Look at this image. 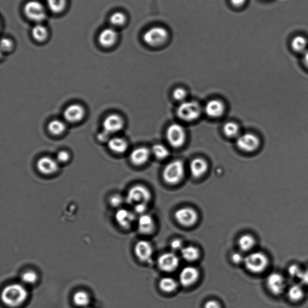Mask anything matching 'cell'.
Masks as SVG:
<instances>
[{"mask_svg": "<svg viewBox=\"0 0 308 308\" xmlns=\"http://www.w3.org/2000/svg\"><path fill=\"white\" fill-rule=\"evenodd\" d=\"M173 96L175 100L182 103V102L185 101V99L187 97V91L182 88L175 89L174 93H173Z\"/></svg>", "mask_w": 308, "mask_h": 308, "instance_id": "f35d334b", "label": "cell"}, {"mask_svg": "<svg viewBox=\"0 0 308 308\" xmlns=\"http://www.w3.org/2000/svg\"><path fill=\"white\" fill-rule=\"evenodd\" d=\"M13 43L12 40L7 38H3L1 40V50L7 52L12 49Z\"/></svg>", "mask_w": 308, "mask_h": 308, "instance_id": "ee69618b", "label": "cell"}, {"mask_svg": "<svg viewBox=\"0 0 308 308\" xmlns=\"http://www.w3.org/2000/svg\"><path fill=\"white\" fill-rule=\"evenodd\" d=\"M231 3L236 7H243L246 4L247 0H230Z\"/></svg>", "mask_w": 308, "mask_h": 308, "instance_id": "681fc988", "label": "cell"}, {"mask_svg": "<svg viewBox=\"0 0 308 308\" xmlns=\"http://www.w3.org/2000/svg\"><path fill=\"white\" fill-rule=\"evenodd\" d=\"M267 289L274 296L281 295L286 289L287 282L282 274L274 272L270 274L266 280Z\"/></svg>", "mask_w": 308, "mask_h": 308, "instance_id": "30bf717a", "label": "cell"}, {"mask_svg": "<svg viewBox=\"0 0 308 308\" xmlns=\"http://www.w3.org/2000/svg\"><path fill=\"white\" fill-rule=\"evenodd\" d=\"M29 296V292L24 286L19 284H12L2 290L1 299L6 306L17 308L24 304Z\"/></svg>", "mask_w": 308, "mask_h": 308, "instance_id": "6da1fadb", "label": "cell"}, {"mask_svg": "<svg viewBox=\"0 0 308 308\" xmlns=\"http://www.w3.org/2000/svg\"><path fill=\"white\" fill-rule=\"evenodd\" d=\"M55 159L59 164L66 163L70 159V154L68 151L63 150L58 152Z\"/></svg>", "mask_w": 308, "mask_h": 308, "instance_id": "ab89813d", "label": "cell"}, {"mask_svg": "<svg viewBox=\"0 0 308 308\" xmlns=\"http://www.w3.org/2000/svg\"><path fill=\"white\" fill-rule=\"evenodd\" d=\"M223 130L225 136L230 138H237L240 136V128L238 125L234 122H228L224 125Z\"/></svg>", "mask_w": 308, "mask_h": 308, "instance_id": "1f68e13d", "label": "cell"}, {"mask_svg": "<svg viewBox=\"0 0 308 308\" xmlns=\"http://www.w3.org/2000/svg\"><path fill=\"white\" fill-rule=\"evenodd\" d=\"M208 165L204 159L197 158L190 162V172L192 176L196 178L202 177L208 170Z\"/></svg>", "mask_w": 308, "mask_h": 308, "instance_id": "7402d4cb", "label": "cell"}, {"mask_svg": "<svg viewBox=\"0 0 308 308\" xmlns=\"http://www.w3.org/2000/svg\"><path fill=\"white\" fill-rule=\"evenodd\" d=\"M134 213L136 215H143L146 214V211L147 208V203H139L134 206Z\"/></svg>", "mask_w": 308, "mask_h": 308, "instance_id": "b9f144b4", "label": "cell"}, {"mask_svg": "<svg viewBox=\"0 0 308 308\" xmlns=\"http://www.w3.org/2000/svg\"><path fill=\"white\" fill-rule=\"evenodd\" d=\"M153 253V247L149 241H139L135 245L134 254L139 260L144 263L151 261Z\"/></svg>", "mask_w": 308, "mask_h": 308, "instance_id": "2e32d148", "label": "cell"}, {"mask_svg": "<svg viewBox=\"0 0 308 308\" xmlns=\"http://www.w3.org/2000/svg\"><path fill=\"white\" fill-rule=\"evenodd\" d=\"M159 287L163 291L170 293V292H174L177 289L178 283L172 277H164L160 280Z\"/></svg>", "mask_w": 308, "mask_h": 308, "instance_id": "4dcf8cb0", "label": "cell"}, {"mask_svg": "<svg viewBox=\"0 0 308 308\" xmlns=\"http://www.w3.org/2000/svg\"><path fill=\"white\" fill-rule=\"evenodd\" d=\"M86 111L80 104H73L69 106L63 112V118L66 122L77 124L85 118Z\"/></svg>", "mask_w": 308, "mask_h": 308, "instance_id": "7c38bea8", "label": "cell"}, {"mask_svg": "<svg viewBox=\"0 0 308 308\" xmlns=\"http://www.w3.org/2000/svg\"><path fill=\"white\" fill-rule=\"evenodd\" d=\"M199 277V272L196 267L187 266L181 271L179 281L183 287H188L195 284L197 282Z\"/></svg>", "mask_w": 308, "mask_h": 308, "instance_id": "e0dca14e", "label": "cell"}, {"mask_svg": "<svg viewBox=\"0 0 308 308\" xmlns=\"http://www.w3.org/2000/svg\"><path fill=\"white\" fill-rule=\"evenodd\" d=\"M103 130L111 135L118 133L124 127L123 118L118 114H111L106 117L103 123Z\"/></svg>", "mask_w": 308, "mask_h": 308, "instance_id": "5bb4252c", "label": "cell"}, {"mask_svg": "<svg viewBox=\"0 0 308 308\" xmlns=\"http://www.w3.org/2000/svg\"><path fill=\"white\" fill-rule=\"evenodd\" d=\"M111 135L108 133L104 130L99 132L97 136V139L98 141L101 142V143H108V142L110 141L111 138Z\"/></svg>", "mask_w": 308, "mask_h": 308, "instance_id": "7bdbcfd3", "label": "cell"}, {"mask_svg": "<svg viewBox=\"0 0 308 308\" xmlns=\"http://www.w3.org/2000/svg\"><path fill=\"white\" fill-rule=\"evenodd\" d=\"M236 144L241 151L250 153L257 151L259 148L261 141L256 135L251 132H246L240 134L236 138Z\"/></svg>", "mask_w": 308, "mask_h": 308, "instance_id": "ba28073f", "label": "cell"}, {"mask_svg": "<svg viewBox=\"0 0 308 308\" xmlns=\"http://www.w3.org/2000/svg\"><path fill=\"white\" fill-rule=\"evenodd\" d=\"M170 247L174 251H181L182 249L184 248L182 246V241L180 239H175L174 240H173L170 244Z\"/></svg>", "mask_w": 308, "mask_h": 308, "instance_id": "f6af8a7d", "label": "cell"}, {"mask_svg": "<svg viewBox=\"0 0 308 308\" xmlns=\"http://www.w3.org/2000/svg\"><path fill=\"white\" fill-rule=\"evenodd\" d=\"M308 41L306 37L302 35H298L292 39L291 47L292 49L297 53L304 54L308 50Z\"/></svg>", "mask_w": 308, "mask_h": 308, "instance_id": "484cf974", "label": "cell"}, {"mask_svg": "<svg viewBox=\"0 0 308 308\" xmlns=\"http://www.w3.org/2000/svg\"><path fill=\"white\" fill-rule=\"evenodd\" d=\"M37 274L32 271L25 272L21 276L22 281L26 284H34L37 282Z\"/></svg>", "mask_w": 308, "mask_h": 308, "instance_id": "8d00e7d4", "label": "cell"}, {"mask_svg": "<svg viewBox=\"0 0 308 308\" xmlns=\"http://www.w3.org/2000/svg\"><path fill=\"white\" fill-rule=\"evenodd\" d=\"M137 226L140 233L142 234H150L153 233L155 229L154 218L151 216L145 214L140 216L137 221Z\"/></svg>", "mask_w": 308, "mask_h": 308, "instance_id": "603a6c76", "label": "cell"}, {"mask_svg": "<svg viewBox=\"0 0 308 308\" xmlns=\"http://www.w3.org/2000/svg\"><path fill=\"white\" fill-rule=\"evenodd\" d=\"M36 167L40 174L51 175L58 171L59 163L56 159L52 157L44 156L37 160Z\"/></svg>", "mask_w": 308, "mask_h": 308, "instance_id": "9a60e30c", "label": "cell"}, {"mask_svg": "<svg viewBox=\"0 0 308 308\" xmlns=\"http://www.w3.org/2000/svg\"><path fill=\"white\" fill-rule=\"evenodd\" d=\"M204 308H221V305L215 300H208L204 305Z\"/></svg>", "mask_w": 308, "mask_h": 308, "instance_id": "c3c4849f", "label": "cell"}, {"mask_svg": "<svg viewBox=\"0 0 308 308\" xmlns=\"http://www.w3.org/2000/svg\"><path fill=\"white\" fill-rule=\"evenodd\" d=\"M126 16L124 13L116 12L111 15L110 18L111 24L114 26L121 27L126 22Z\"/></svg>", "mask_w": 308, "mask_h": 308, "instance_id": "d590c367", "label": "cell"}, {"mask_svg": "<svg viewBox=\"0 0 308 308\" xmlns=\"http://www.w3.org/2000/svg\"><path fill=\"white\" fill-rule=\"evenodd\" d=\"M287 297L290 301L293 303L302 301L305 297V290L303 285H292L288 290Z\"/></svg>", "mask_w": 308, "mask_h": 308, "instance_id": "d4e9b609", "label": "cell"}, {"mask_svg": "<svg viewBox=\"0 0 308 308\" xmlns=\"http://www.w3.org/2000/svg\"><path fill=\"white\" fill-rule=\"evenodd\" d=\"M303 62H304L305 66L308 69V50L303 56Z\"/></svg>", "mask_w": 308, "mask_h": 308, "instance_id": "f907efd6", "label": "cell"}, {"mask_svg": "<svg viewBox=\"0 0 308 308\" xmlns=\"http://www.w3.org/2000/svg\"></svg>", "mask_w": 308, "mask_h": 308, "instance_id": "816d5d0a", "label": "cell"}, {"mask_svg": "<svg viewBox=\"0 0 308 308\" xmlns=\"http://www.w3.org/2000/svg\"><path fill=\"white\" fill-rule=\"evenodd\" d=\"M175 219L181 225L190 227L195 225L198 220L197 211L192 208H180L175 213Z\"/></svg>", "mask_w": 308, "mask_h": 308, "instance_id": "8fae6325", "label": "cell"}, {"mask_svg": "<svg viewBox=\"0 0 308 308\" xmlns=\"http://www.w3.org/2000/svg\"><path fill=\"white\" fill-rule=\"evenodd\" d=\"M169 39V32L163 26H154L146 30L143 36L144 41L151 47H161Z\"/></svg>", "mask_w": 308, "mask_h": 308, "instance_id": "3957f363", "label": "cell"}, {"mask_svg": "<svg viewBox=\"0 0 308 308\" xmlns=\"http://www.w3.org/2000/svg\"><path fill=\"white\" fill-rule=\"evenodd\" d=\"M152 153L159 160H163L169 156L170 151L166 146L162 144H156L152 147Z\"/></svg>", "mask_w": 308, "mask_h": 308, "instance_id": "836d02e7", "label": "cell"}, {"mask_svg": "<svg viewBox=\"0 0 308 308\" xmlns=\"http://www.w3.org/2000/svg\"><path fill=\"white\" fill-rule=\"evenodd\" d=\"M24 13L28 18L39 23L44 21L47 17L44 6L37 0L27 2L25 5Z\"/></svg>", "mask_w": 308, "mask_h": 308, "instance_id": "9c48e42d", "label": "cell"}, {"mask_svg": "<svg viewBox=\"0 0 308 308\" xmlns=\"http://www.w3.org/2000/svg\"><path fill=\"white\" fill-rule=\"evenodd\" d=\"M185 175L184 163L176 160L165 165L163 177L165 182L170 185H176L181 181Z\"/></svg>", "mask_w": 308, "mask_h": 308, "instance_id": "277c9868", "label": "cell"}, {"mask_svg": "<svg viewBox=\"0 0 308 308\" xmlns=\"http://www.w3.org/2000/svg\"><path fill=\"white\" fill-rule=\"evenodd\" d=\"M244 258L242 254L239 253H234L231 256L232 261L236 264L244 263Z\"/></svg>", "mask_w": 308, "mask_h": 308, "instance_id": "bcb514c9", "label": "cell"}, {"mask_svg": "<svg viewBox=\"0 0 308 308\" xmlns=\"http://www.w3.org/2000/svg\"><path fill=\"white\" fill-rule=\"evenodd\" d=\"M136 218V214L124 208L118 210L115 215L117 223L124 230H128L130 228Z\"/></svg>", "mask_w": 308, "mask_h": 308, "instance_id": "ac0fdd59", "label": "cell"}, {"mask_svg": "<svg viewBox=\"0 0 308 308\" xmlns=\"http://www.w3.org/2000/svg\"><path fill=\"white\" fill-rule=\"evenodd\" d=\"M66 129L64 122L60 119H54L48 125V131L53 136H58L62 135Z\"/></svg>", "mask_w": 308, "mask_h": 308, "instance_id": "f1b7e54d", "label": "cell"}, {"mask_svg": "<svg viewBox=\"0 0 308 308\" xmlns=\"http://www.w3.org/2000/svg\"><path fill=\"white\" fill-rule=\"evenodd\" d=\"M202 108L197 102L185 101L178 107L177 114L180 119L185 122H193L199 118Z\"/></svg>", "mask_w": 308, "mask_h": 308, "instance_id": "5b68a950", "label": "cell"}, {"mask_svg": "<svg viewBox=\"0 0 308 308\" xmlns=\"http://www.w3.org/2000/svg\"><path fill=\"white\" fill-rule=\"evenodd\" d=\"M124 202V198L119 195H114L112 196L110 199V203L112 207H119Z\"/></svg>", "mask_w": 308, "mask_h": 308, "instance_id": "60d3db41", "label": "cell"}, {"mask_svg": "<svg viewBox=\"0 0 308 308\" xmlns=\"http://www.w3.org/2000/svg\"><path fill=\"white\" fill-rule=\"evenodd\" d=\"M299 280L303 286L308 287V268L304 270Z\"/></svg>", "mask_w": 308, "mask_h": 308, "instance_id": "7dc6e473", "label": "cell"}, {"mask_svg": "<svg viewBox=\"0 0 308 308\" xmlns=\"http://www.w3.org/2000/svg\"><path fill=\"white\" fill-rule=\"evenodd\" d=\"M186 132L179 124H173L168 127L166 138L170 146L178 148L183 146L186 141Z\"/></svg>", "mask_w": 308, "mask_h": 308, "instance_id": "52a82bcc", "label": "cell"}, {"mask_svg": "<svg viewBox=\"0 0 308 308\" xmlns=\"http://www.w3.org/2000/svg\"><path fill=\"white\" fill-rule=\"evenodd\" d=\"M205 113L212 118H219L225 110V107L222 102L217 99L208 101L204 108Z\"/></svg>", "mask_w": 308, "mask_h": 308, "instance_id": "ffe728a7", "label": "cell"}, {"mask_svg": "<svg viewBox=\"0 0 308 308\" xmlns=\"http://www.w3.org/2000/svg\"><path fill=\"white\" fill-rule=\"evenodd\" d=\"M239 248L244 252H249L253 249L256 244L254 236L250 234H244L238 240Z\"/></svg>", "mask_w": 308, "mask_h": 308, "instance_id": "83f0119b", "label": "cell"}, {"mask_svg": "<svg viewBox=\"0 0 308 308\" xmlns=\"http://www.w3.org/2000/svg\"><path fill=\"white\" fill-rule=\"evenodd\" d=\"M108 145L109 149L117 154L125 153L128 147V142L121 137H112L108 142Z\"/></svg>", "mask_w": 308, "mask_h": 308, "instance_id": "cb8c5ba5", "label": "cell"}, {"mask_svg": "<svg viewBox=\"0 0 308 308\" xmlns=\"http://www.w3.org/2000/svg\"><path fill=\"white\" fill-rule=\"evenodd\" d=\"M151 156V151L146 147H139L132 150L129 154V160L135 165H142L146 164Z\"/></svg>", "mask_w": 308, "mask_h": 308, "instance_id": "d6986e66", "label": "cell"}, {"mask_svg": "<svg viewBox=\"0 0 308 308\" xmlns=\"http://www.w3.org/2000/svg\"><path fill=\"white\" fill-rule=\"evenodd\" d=\"M151 199V193L148 188L143 185L137 184L129 188L127 193L126 202L129 205L147 203Z\"/></svg>", "mask_w": 308, "mask_h": 308, "instance_id": "8992f818", "label": "cell"}, {"mask_svg": "<svg viewBox=\"0 0 308 308\" xmlns=\"http://www.w3.org/2000/svg\"><path fill=\"white\" fill-rule=\"evenodd\" d=\"M67 0H47L48 6L55 14L62 12L65 9Z\"/></svg>", "mask_w": 308, "mask_h": 308, "instance_id": "e575fe53", "label": "cell"}, {"mask_svg": "<svg viewBox=\"0 0 308 308\" xmlns=\"http://www.w3.org/2000/svg\"><path fill=\"white\" fill-rule=\"evenodd\" d=\"M90 296L87 292L80 290L75 292L73 296V302L78 307H86L90 303Z\"/></svg>", "mask_w": 308, "mask_h": 308, "instance_id": "f546056e", "label": "cell"}, {"mask_svg": "<svg viewBox=\"0 0 308 308\" xmlns=\"http://www.w3.org/2000/svg\"><path fill=\"white\" fill-rule=\"evenodd\" d=\"M182 258L188 262L197 261L199 258L200 252L197 247L188 246L184 247L181 251Z\"/></svg>", "mask_w": 308, "mask_h": 308, "instance_id": "4316f807", "label": "cell"}, {"mask_svg": "<svg viewBox=\"0 0 308 308\" xmlns=\"http://www.w3.org/2000/svg\"><path fill=\"white\" fill-rule=\"evenodd\" d=\"M244 264L246 269L251 273L261 274L268 269L270 260L266 254L262 252H254L245 257Z\"/></svg>", "mask_w": 308, "mask_h": 308, "instance_id": "7a4b0ae2", "label": "cell"}, {"mask_svg": "<svg viewBox=\"0 0 308 308\" xmlns=\"http://www.w3.org/2000/svg\"><path fill=\"white\" fill-rule=\"evenodd\" d=\"M48 35V30L44 25L40 24L36 25L32 29L33 38L38 42H43L47 39Z\"/></svg>", "mask_w": 308, "mask_h": 308, "instance_id": "d6a6232c", "label": "cell"}, {"mask_svg": "<svg viewBox=\"0 0 308 308\" xmlns=\"http://www.w3.org/2000/svg\"><path fill=\"white\" fill-rule=\"evenodd\" d=\"M180 259L174 253H167L162 254L158 259V266L163 272H172L179 266Z\"/></svg>", "mask_w": 308, "mask_h": 308, "instance_id": "4fadbf2b", "label": "cell"}, {"mask_svg": "<svg viewBox=\"0 0 308 308\" xmlns=\"http://www.w3.org/2000/svg\"><path fill=\"white\" fill-rule=\"evenodd\" d=\"M304 270L297 264H292L288 269V273L292 278L300 279Z\"/></svg>", "mask_w": 308, "mask_h": 308, "instance_id": "74e56055", "label": "cell"}, {"mask_svg": "<svg viewBox=\"0 0 308 308\" xmlns=\"http://www.w3.org/2000/svg\"><path fill=\"white\" fill-rule=\"evenodd\" d=\"M118 33L113 28L109 27L104 29L98 36V41L104 47H112L117 41Z\"/></svg>", "mask_w": 308, "mask_h": 308, "instance_id": "44dd1931", "label": "cell"}]
</instances>
